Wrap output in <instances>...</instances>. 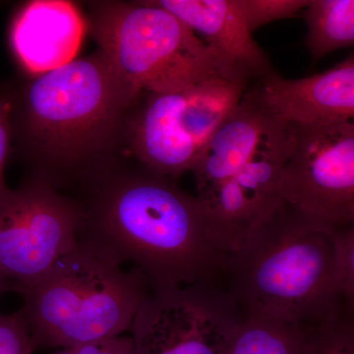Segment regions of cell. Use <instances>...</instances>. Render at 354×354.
<instances>
[{
  "mask_svg": "<svg viewBox=\"0 0 354 354\" xmlns=\"http://www.w3.org/2000/svg\"><path fill=\"white\" fill-rule=\"evenodd\" d=\"M309 2L310 0H236L251 34L272 21L297 17Z\"/></svg>",
  "mask_w": 354,
  "mask_h": 354,
  "instance_id": "obj_18",
  "label": "cell"
},
{
  "mask_svg": "<svg viewBox=\"0 0 354 354\" xmlns=\"http://www.w3.org/2000/svg\"><path fill=\"white\" fill-rule=\"evenodd\" d=\"M12 152V127L10 120V102L6 93L0 88V198L9 188L4 180L6 165Z\"/></svg>",
  "mask_w": 354,
  "mask_h": 354,
  "instance_id": "obj_20",
  "label": "cell"
},
{
  "mask_svg": "<svg viewBox=\"0 0 354 354\" xmlns=\"http://www.w3.org/2000/svg\"><path fill=\"white\" fill-rule=\"evenodd\" d=\"M298 354H354L353 317L310 327Z\"/></svg>",
  "mask_w": 354,
  "mask_h": 354,
  "instance_id": "obj_16",
  "label": "cell"
},
{
  "mask_svg": "<svg viewBox=\"0 0 354 354\" xmlns=\"http://www.w3.org/2000/svg\"><path fill=\"white\" fill-rule=\"evenodd\" d=\"M88 12L97 50L140 92H178L221 77L202 39L151 0L90 1Z\"/></svg>",
  "mask_w": 354,
  "mask_h": 354,
  "instance_id": "obj_5",
  "label": "cell"
},
{
  "mask_svg": "<svg viewBox=\"0 0 354 354\" xmlns=\"http://www.w3.org/2000/svg\"><path fill=\"white\" fill-rule=\"evenodd\" d=\"M335 228L281 201L230 254L221 283L244 316L305 328L353 317L335 290Z\"/></svg>",
  "mask_w": 354,
  "mask_h": 354,
  "instance_id": "obj_3",
  "label": "cell"
},
{
  "mask_svg": "<svg viewBox=\"0 0 354 354\" xmlns=\"http://www.w3.org/2000/svg\"><path fill=\"white\" fill-rule=\"evenodd\" d=\"M35 346L21 312L0 314V354H32Z\"/></svg>",
  "mask_w": 354,
  "mask_h": 354,
  "instance_id": "obj_19",
  "label": "cell"
},
{
  "mask_svg": "<svg viewBox=\"0 0 354 354\" xmlns=\"http://www.w3.org/2000/svg\"><path fill=\"white\" fill-rule=\"evenodd\" d=\"M78 243L132 265L149 290L221 281L230 254L216 243L197 198L176 179L118 162L84 186Z\"/></svg>",
  "mask_w": 354,
  "mask_h": 354,
  "instance_id": "obj_2",
  "label": "cell"
},
{
  "mask_svg": "<svg viewBox=\"0 0 354 354\" xmlns=\"http://www.w3.org/2000/svg\"><path fill=\"white\" fill-rule=\"evenodd\" d=\"M247 88L216 77L178 92L142 93L128 120L125 150L146 169L178 178L191 171Z\"/></svg>",
  "mask_w": 354,
  "mask_h": 354,
  "instance_id": "obj_6",
  "label": "cell"
},
{
  "mask_svg": "<svg viewBox=\"0 0 354 354\" xmlns=\"http://www.w3.org/2000/svg\"><path fill=\"white\" fill-rule=\"evenodd\" d=\"M309 328L244 316L225 354H298Z\"/></svg>",
  "mask_w": 354,
  "mask_h": 354,
  "instance_id": "obj_15",
  "label": "cell"
},
{
  "mask_svg": "<svg viewBox=\"0 0 354 354\" xmlns=\"http://www.w3.org/2000/svg\"><path fill=\"white\" fill-rule=\"evenodd\" d=\"M55 354H133L130 337H109L86 344L62 348Z\"/></svg>",
  "mask_w": 354,
  "mask_h": 354,
  "instance_id": "obj_21",
  "label": "cell"
},
{
  "mask_svg": "<svg viewBox=\"0 0 354 354\" xmlns=\"http://www.w3.org/2000/svg\"><path fill=\"white\" fill-rule=\"evenodd\" d=\"M87 21L76 3L66 0H32L14 14L9 44L29 77L41 75L75 59Z\"/></svg>",
  "mask_w": 354,
  "mask_h": 354,
  "instance_id": "obj_13",
  "label": "cell"
},
{
  "mask_svg": "<svg viewBox=\"0 0 354 354\" xmlns=\"http://www.w3.org/2000/svg\"><path fill=\"white\" fill-rule=\"evenodd\" d=\"M281 201L335 227L354 225V123L286 124Z\"/></svg>",
  "mask_w": 354,
  "mask_h": 354,
  "instance_id": "obj_9",
  "label": "cell"
},
{
  "mask_svg": "<svg viewBox=\"0 0 354 354\" xmlns=\"http://www.w3.org/2000/svg\"><path fill=\"white\" fill-rule=\"evenodd\" d=\"M244 315L221 281L149 290L133 318V354H225Z\"/></svg>",
  "mask_w": 354,
  "mask_h": 354,
  "instance_id": "obj_8",
  "label": "cell"
},
{
  "mask_svg": "<svg viewBox=\"0 0 354 354\" xmlns=\"http://www.w3.org/2000/svg\"><path fill=\"white\" fill-rule=\"evenodd\" d=\"M6 286L3 285V283L0 281V297H1L2 295H3L4 292H6Z\"/></svg>",
  "mask_w": 354,
  "mask_h": 354,
  "instance_id": "obj_22",
  "label": "cell"
},
{
  "mask_svg": "<svg viewBox=\"0 0 354 354\" xmlns=\"http://www.w3.org/2000/svg\"><path fill=\"white\" fill-rule=\"evenodd\" d=\"M10 102L12 152L28 176L75 191L120 162L142 93L99 50L0 87Z\"/></svg>",
  "mask_w": 354,
  "mask_h": 354,
  "instance_id": "obj_1",
  "label": "cell"
},
{
  "mask_svg": "<svg viewBox=\"0 0 354 354\" xmlns=\"http://www.w3.org/2000/svg\"><path fill=\"white\" fill-rule=\"evenodd\" d=\"M203 38L221 78L248 86L274 72L254 41L236 0H151Z\"/></svg>",
  "mask_w": 354,
  "mask_h": 354,
  "instance_id": "obj_11",
  "label": "cell"
},
{
  "mask_svg": "<svg viewBox=\"0 0 354 354\" xmlns=\"http://www.w3.org/2000/svg\"><path fill=\"white\" fill-rule=\"evenodd\" d=\"M270 113L283 124L330 125L353 121V55L328 71L288 80L276 72L252 87Z\"/></svg>",
  "mask_w": 354,
  "mask_h": 354,
  "instance_id": "obj_12",
  "label": "cell"
},
{
  "mask_svg": "<svg viewBox=\"0 0 354 354\" xmlns=\"http://www.w3.org/2000/svg\"><path fill=\"white\" fill-rule=\"evenodd\" d=\"M301 17L308 28L304 46L314 60L353 46V0H310Z\"/></svg>",
  "mask_w": 354,
  "mask_h": 354,
  "instance_id": "obj_14",
  "label": "cell"
},
{
  "mask_svg": "<svg viewBox=\"0 0 354 354\" xmlns=\"http://www.w3.org/2000/svg\"><path fill=\"white\" fill-rule=\"evenodd\" d=\"M135 271L78 243L20 293L35 349L66 348L130 330L149 292Z\"/></svg>",
  "mask_w": 354,
  "mask_h": 354,
  "instance_id": "obj_4",
  "label": "cell"
},
{
  "mask_svg": "<svg viewBox=\"0 0 354 354\" xmlns=\"http://www.w3.org/2000/svg\"><path fill=\"white\" fill-rule=\"evenodd\" d=\"M335 290L349 315L354 313V225L335 228L334 241Z\"/></svg>",
  "mask_w": 354,
  "mask_h": 354,
  "instance_id": "obj_17",
  "label": "cell"
},
{
  "mask_svg": "<svg viewBox=\"0 0 354 354\" xmlns=\"http://www.w3.org/2000/svg\"><path fill=\"white\" fill-rule=\"evenodd\" d=\"M82 211L75 197L26 177L0 198V281L20 293L78 246Z\"/></svg>",
  "mask_w": 354,
  "mask_h": 354,
  "instance_id": "obj_7",
  "label": "cell"
},
{
  "mask_svg": "<svg viewBox=\"0 0 354 354\" xmlns=\"http://www.w3.org/2000/svg\"><path fill=\"white\" fill-rule=\"evenodd\" d=\"M288 148L286 124L278 123L241 167L196 188L218 245L236 251L247 236L278 207L279 176Z\"/></svg>",
  "mask_w": 354,
  "mask_h": 354,
  "instance_id": "obj_10",
  "label": "cell"
}]
</instances>
